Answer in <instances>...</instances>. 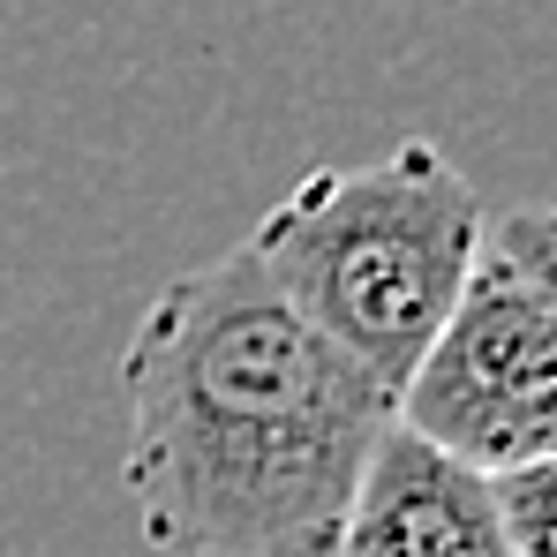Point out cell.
Listing matches in <instances>:
<instances>
[{"mask_svg":"<svg viewBox=\"0 0 557 557\" xmlns=\"http://www.w3.org/2000/svg\"><path fill=\"white\" fill-rule=\"evenodd\" d=\"M392 422L430 453L505 474L557 453V294L482 242L453 317L392 399Z\"/></svg>","mask_w":557,"mask_h":557,"instance_id":"3","label":"cell"},{"mask_svg":"<svg viewBox=\"0 0 557 557\" xmlns=\"http://www.w3.org/2000/svg\"><path fill=\"white\" fill-rule=\"evenodd\" d=\"M482 226L474 182L430 136H407L370 166H309L242 249L294 317L399 399L482 257Z\"/></svg>","mask_w":557,"mask_h":557,"instance_id":"2","label":"cell"},{"mask_svg":"<svg viewBox=\"0 0 557 557\" xmlns=\"http://www.w3.org/2000/svg\"><path fill=\"white\" fill-rule=\"evenodd\" d=\"M121 399V490L166 557H332L392 430V392L294 317L249 249L151 294Z\"/></svg>","mask_w":557,"mask_h":557,"instance_id":"1","label":"cell"},{"mask_svg":"<svg viewBox=\"0 0 557 557\" xmlns=\"http://www.w3.org/2000/svg\"><path fill=\"white\" fill-rule=\"evenodd\" d=\"M482 242H490L497 257H512L543 294H557V211H512V219L482 226Z\"/></svg>","mask_w":557,"mask_h":557,"instance_id":"6","label":"cell"},{"mask_svg":"<svg viewBox=\"0 0 557 557\" xmlns=\"http://www.w3.org/2000/svg\"><path fill=\"white\" fill-rule=\"evenodd\" d=\"M332 557H512V543L497 528L490 474L430 453L392 422Z\"/></svg>","mask_w":557,"mask_h":557,"instance_id":"4","label":"cell"},{"mask_svg":"<svg viewBox=\"0 0 557 557\" xmlns=\"http://www.w3.org/2000/svg\"><path fill=\"white\" fill-rule=\"evenodd\" d=\"M490 505H497L512 557H557V453L490 474Z\"/></svg>","mask_w":557,"mask_h":557,"instance_id":"5","label":"cell"}]
</instances>
